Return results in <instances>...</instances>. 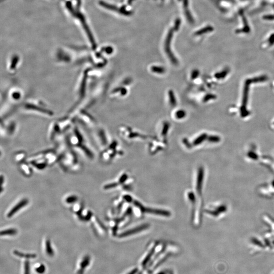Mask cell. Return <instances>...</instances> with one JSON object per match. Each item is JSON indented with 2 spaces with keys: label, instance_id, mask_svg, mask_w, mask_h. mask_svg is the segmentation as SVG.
Instances as JSON below:
<instances>
[{
  "label": "cell",
  "instance_id": "1",
  "mask_svg": "<svg viewBox=\"0 0 274 274\" xmlns=\"http://www.w3.org/2000/svg\"><path fill=\"white\" fill-rule=\"evenodd\" d=\"M179 249L173 244H165L145 271L146 274H154L159 266L171 257L177 254Z\"/></svg>",
  "mask_w": 274,
  "mask_h": 274
},
{
  "label": "cell",
  "instance_id": "2",
  "mask_svg": "<svg viewBox=\"0 0 274 274\" xmlns=\"http://www.w3.org/2000/svg\"><path fill=\"white\" fill-rule=\"evenodd\" d=\"M165 244V243H164L156 241L151 243L148 247L146 251L140 258L138 266L145 272L148 266L154 260L159 252L163 248Z\"/></svg>",
  "mask_w": 274,
  "mask_h": 274
},
{
  "label": "cell",
  "instance_id": "3",
  "mask_svg": "<svg viewBox=\"0 0 274 274\" xmlns=\"http://www.w3.org/2000/svg\"><path fill=\"white\" fill-rule=\"evenodd\" d=\"M28 202L29 201L27 199H24L21 201H20L17 205L14 206L13 208L11 210H10L9 212L8 213L7 217L8 218H10L13 216V215H14L15 213H17L19 210L21 209L23 207H25L26 205H27Z\"/></svg>",
  "mask_w": 274,
  "mask_h": 274
},
{
  "label": "cell",
  "instance_id": "4",
  "mask_svg": "<svg viewBox=\"0 0 274 274\" xmlns=\"http://www.w3.org/2000/svg\"><path fill=\"white\" fill-rule=\"evenodd\" d=\"M39 105H38L34 104H32V103H27V104L25 105V108L26 109H27L28 110H32L34 111H37V112H42L43 113H46L48 115H52V111H50L48 110H45L46 109L44 110V108L41 107H39Z\"/></svg>",
  "mask_w": 274,
  "mask_h": 274
},
{
  "label": "cell",
  "instance_id": "5",
  "mask_svg": "<svg viewBox=\"0 0 274 274\" xmlns=\"http://www.w3.org/2000/svg\"><path fill=\"white\" fill-rule=\"evenodd\" d=\"M90 257L88 255L85 256L83 258V260L80 263V269H79L77 274H83L85 268H87V266L90 265Z\"/></svg>",
  "mask_w": 274,
  "mask_h": 274
},
{
  "label": "cell",
  "instance_id": "6",
  "mask_svg": "<svg viewBox=\"0 0 274 274\" xmlns=\"http://www.w3.org/2000/svg\"><path fill=\"white\" fill-rule=\"evenodd\" d=\"M124 274H146V272L144 269L138 266L130 269Z\"/></svg>",
  "mask_w": 274,
  "mask_h": 274
},
{
  "label": "cell",
  "instance_id": "7",
  "mask_svg": "<svg viewBox=\"0 0 274 274\" xmlns=\"http://www.w3.org/2000/svg\"><path fill=\"white\" fill-rule=\"evenodd\" d=\"M14 254L16 255L17 257H20L21 258H25L26 259H30V258H35L36 257L35 254H28V253H24L22 252L18 251L17 250H15L13 252Z\"/></svg>",
  "mask_w": 274,
  "mask_h": 274
},
{
  "label": "cell",
  "instance_id": "8",
  "mask_svg": "<svg viewBox=\"0 0 274 274\" xmlns=\"http://www.w3.org/2000/svg\"><path fill=\"white\" fill-rule=\"evenodd\" d=\"M18 61H19L18 56H13V58H12L11 63H10V64L9 67V70L10 71L13 72V71L16 70V68H17V67Z\"/></svg>",
  "mask_w": 274,
  "mask_h": 274
},
{
  "label": "cell",
  "instance_id": "9",
  "mask_svg": "<svg viewBox=\"0 0 274 274\" xmlns=\"http://www.w3.org/2000/svg\"><path fill=\"white\" fill-rule=\"evenodd\" d=\"M46 244H45V250L47 254L50 257H53L54 254L53 250L52 249V245H51V243L49 240H47L46 241Z\"/></svg>",
  "mask_w": 274,
  "mask_h": 274
},
{
  "label": "cell",
  "instance_id": "10",
  "mask_svg": "<svg viewBox=\"0 0 274 274\" xmlns=\"http://www.w3.org/2000/svg\"><path fill=\"white\" fill-rule=\"evenodd\" d=\"M17 230L14 228H9L5 229L4 231H1V235L2 236H7V235H15L17 234Z\"/></svg>",
  "mask_w": 274,
  "mask_h": 274
},
{
  "label": "cell",
  "instance_id": "11",
  "mask_svg": "<svg viewBox=\"0 0 274 274\" xmlns=\"http://www.w3.org/2000/svg\"><path fill=\"white\" fill-rule=\"evenodd\" d=\"M11 97L12 99L18 100L21 99V93L18 90H14L12 93H11Z\"/></svg>",
  "mask_w": 274,
  "mask_h": 274
},
{
  "label": "cell",
  "instance_id": "12",
  "mask_svg": "<svg viewBox=\"0 0 274 274\" xmlns=\"http://www.w3.org/2000/svg\"><path fill=\"white\" fill-rule=\"evenodd\" d=\"M21 168L26 175H28V176L31 175L32 171L28 165H25V164H23V165H21Z\"/></svg>",
  "mask_w": 274,
  "mask_h": 274
},
{
  "label": "cell",
  "instance_id": "13",
  "mask_svg": "<svg viewBox=\"0 0 274 274\" xmlns=\"http://www.w3.org/2000/svg\"><path fill=\"white\" fill-rule=\"evenodd\" d=\"M35 166L36 168H39V169H43V168H44L46 167V162H33L32 163Z\"/></svg>",
  "mask_w": 274,
  "mask_h": 274
},
{
  "label": "cell",
  "instance_id": "14",
  "mask_svg": "<svg viewBox=\"0 0 274 274\" xmlns=\"http://www.w3.org/2000/svg\"><path fill=\"white\" fill-rule=\"evenodd\" d=\"M78 197L75 196H72L68 197L66 200V203L68 204H72L77 201Z\"/></svg>",
  "mask_w": 274,
  "mask_h": 274
},
{
  "label": "cell",
  "instance_id": "15",
  "mask_svg": "<svg viewBox=\"0 0 274 274\" xmlns=\"http://www.w3.org/2000/svg\"><path fill=\"white\" fill-rule=\"evenodd\" d=\"M24 274H30V267L29 261H26L24 263Z\"/></svg>",
  "mask_w": 274,
  "mask_h": 274
},
{
  "label": "cell",
  "instance_id": "16",
  "mask_svg": "<svg viewBox=\"0 0 274 274\" xmlns=\"http://www.w3.org/2000/svg\"><path fill=\"white\" fill-rule=\"evenodd\" d=\"M36 271L39 274H43L45 271V266L43 265H40V266L36 269Z\"/></svg>",
  "mask_w": 274,
  "mask_h": 274
},
{
  "label": "cell",
  "instance_id": "17",
  "mask_svg": "<svg viewBox=\"0 0 274 274\" xmlns=\"http://www.w3.org/2000/svg\"><path fill=\"white\" fill-rule=\"evenodd\" d=\"M154 274H168L167 269H162L160 271H157V272H155Z\"/></svg>",
  "mask_w": 274,
  "mask_h": 274
},
{
  "label": "cell",
  "instance_id": "18",
  "mask_svg": "<svg viewBox=\"0 0 274 274\" xmlns=\"http://www.w3.org/2000/svg\"><path fill=\"white\" fill-rule=\"evenodd\" d=\"M24 153H20L19 154H18L16 156V159L17 160H21L22 159H23V158L24 157Z\"/></svg>",
  "mask_w": 274,
  "mask_h": 274
},
{
  "label": "cell",
  "instance_id": "19",
  "mask_svg": "<svg viewBox=\"0 0 274 274\" xmlns=\"http://www.w3.org/2000/svg\"><path fill=\"white\" fill-rule=\"evenodd\" d=\"M167 271H168V274H177L175 270L173 269H171V268L167 269Z\"/></svg>",
  "mask_w": 274,
  "mask_h": 274
}]
</instances>
